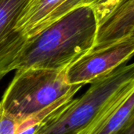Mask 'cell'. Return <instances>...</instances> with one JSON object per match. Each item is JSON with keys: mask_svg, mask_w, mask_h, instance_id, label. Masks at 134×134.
I'll list each match as a JSON object with an SVG mask.
<instances>
[{"mask_svg": "<svg viewBox=\"0 0 134 134\" xmlns=\"http://www.w3.org/2000/svg\"><path fill=\"white\" fill-rule=\"evenodd\" d=\"M97 28L90 5L75 9L27 39L16 70H66L93 49Z\"/></svg>", "mask_w": 134, "mask_h": 134, "instance_id": "obj_1", "label": "cell"}, {"mask_svg": "<svg viewBox=\"0 0 134 134\" xmlns=\"http://www.w3.org/2000/svg\"><path fill=\"white\" fill-rule=\"evenodd\" d=\"M134 85L133 64L122 65L90 84L87 91L36 134H82L121 93Z\"/></svg>", "mask_w": 134, "mask_h": 134, "instance_id": "obj_2", "label": "cell"}, {"mask_svg": "<svg viewBox=\"0 0 134 134\" xmlns=\"http://www.w3.org/2000/svg\"><path fill=\"white\" fill-rule=\"evenodd\" d=\"M78 86L80 85L68 83L66 70H16L0 100L1 110L16 118H26L48 107Z\"/></svg>", "mask_w": 134, "mask_h": 134, "instance_id": "obj_3", "label": "cell"}, {"mask_svg": "<svg viewBox=\"0 0 134 134\" xmlns=\"http://www.w3.org/2000/svg\"><path fill=\"white\" fill-rule=\"evenodd\" d=\"M133 52L134 37L104 48L92 50L66 70L67 81L70 85L91 84L123 65Z\"/></svg>", "mask_w": 134, "mask_h": 134, "instance_id": "obj_4", "label": "cell"}, {"mask_svg": "<svg viewBox=\"0 0 134 134\" xmlns=\"http://www.w3.org/2000/svg\"><path fill=\"white\" fill-rule=\"evenodd\" d=\"M30 0H0V79L16 70L27 38L16 29Z\"/></svg>", "mask_w": 134, "mask_h": 134, "instance_id": "obj_5", "label": "cell"}, {"mask_svg": "<svg viewBox=\"0 0 134 134\" xmlns=\"http://www.w3.org/2000/svg\"><path fill=\"white\" fill-rule=\"evenodd\" d=\"M85 5H90V0H30L17 22L16 29L29 39Z\"/></svg>", "mask_w": 134, "mask_h": 134, "instance_id": "obj_6", "label": "cell"}, {"mask_svg": "<svg viewBox=\"0 0 134 134\" xmlns=\"http://www.w3.org/2000/svg\"><path fill=\"white\" fill-rule=\"evenodd\" d=\"M82 134H134V85L114 100Z\"/></svg>", "mask_w": 134, "mask_h": 134, "instance_id": "obj_7", "label": "cell"}, {"mask_svg": "<svg viewBox=\"0 0 134 134\" xmlns=\"http://www.w3.org/2000/svg\"><path fill=\"white\" fill-rule=\"evenodd\" d=\"M134 37V0H122L97 22L93 50L104 48Z\"/></svg>", "mask_w": 134, "mask_h": 134, "instance_id": "obj_8", "label": "cell"}, {"mask_svg": "<svg viewBox=\"0 0 134 134\" xmlns=\"http://www.w3.org/2000/svg\"><path fill=\"white\" fill-rule=\"evenodd\" d=\"M122 0H90V6L93 8L97 22L108 15Z\"/></svg>", "mask_w": 134, "mask_h": 134, "instance_id": "obj_9", "label": "cell"}, {"mask_svg": "<svg viewBox=\"0 0 134 134\" xmlns=\"http://www.w3.org/2000/svg\"><path fill=\"white\" fill-rule=\"evenodd\" d=\"M22 119L0 110V134H16Z\"/></svg>", "mask_w": 134, "mask_h": 134, "instance_id": "obj_10", "label": "cell"}, {"mask_svg": "<svg viewBox=\"0 0 134 134\" xmlns=\"http://www.w3.org/2000/svg\"><path fill=\"white\" fill-rule=\"evenodd\" d=\"M0 110H1V105H0Z\"/></svg>", "mask_w": 134, "mask_h": 134, "instance_id": "obj_11", "label": "cell"}]
</instances>
